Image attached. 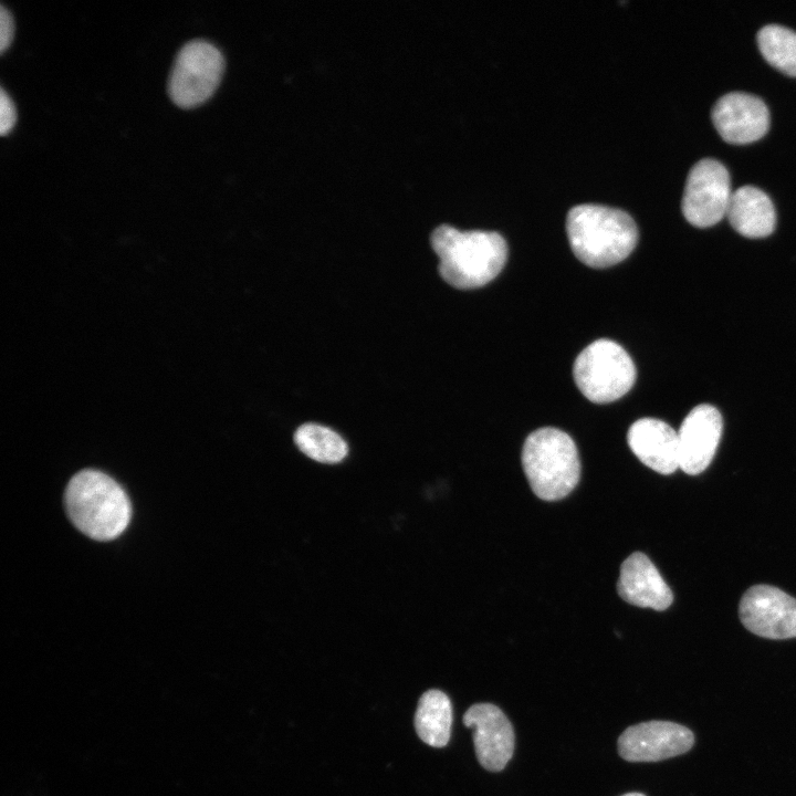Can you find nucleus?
Wrapping results in <instances>:
<instances>
[{"label":"nucleus","mask_w":796,"mask_h":796,"mask_svg":"<svg viewBox=\"0 0 796 796\" xmlns=\"http://www.w3.org/2000/svg\"><path fill=\"white\" fill-rule=\"evenodd\" d=\"M726 217L734 230L746 238L767 237L776 223L775 208L769 197L750 185L732 192Z\"/></svg>","instance_id":"15"},{"label":"nucleus","mask_w":796,"mask_h":796,"mask_svg":"<svg viewBox=\"0 0 796 796\" xmlns=\"http://www.w3.org/2000/svg\"><path fill=\"white\" fill-rule=\"evenodd\" d=\"M573 375L576 386L588 400L608 404L631 389L636 380V367L624 347L601 338L578 354Z\"/></svg>","instance_id":"5"},{"label":"nucleus","mask_w":796,"mask_h":796,"mask_svg":"<svg viewBox=\"0 0 796 796\" xmlns=\"http://www.w3.org/2000/svg\"><path fill=\"white\" fill-rule=\"evenodd\" d=\"M294 442L304 454L322 463H338L348 453L347 443L338 433L317 423L300 426Z\"/></svg>","instance_id":"17"},{"label":"nucleus","mask_w":796,"mask_h":796,"mask_svg":"<svg viewBox=\"0 0 796 796\" xmlns=\"http://www.w3.org/2000/svg\"><path fill=\"white\" fill-rule=\"evenodd\" d=\"M732 196L730 174L716 159L703 158L689 171L681 209L689 223L706 228L726 216Z\"/></svg>","instance_id":"7"},{"label":"nucleus","mask_w":796,"mask_h":796,"mask_svg":"<svg viewBox=\"0 0 796 796\" xmlns=\"http://www.w3.org/2000/svg\"><path fill=\"white\" fill-rule=\"evenodd\" d=\"M566 232L575 256L594 269L621 262L638 241V229L629 213L593 203L578 205L568 211Z\"/></svg>","instance_id":"2"},{"label":"nucleus","mask_w":796,"mask_h":796,"mask_svg":"<svg viewBox=\"0 0 796 796\" xmlns=\"http://www.w3.org/2000/svg\"><path fill=\"white\" fill-rule=\"evenodd\" d=\"M712 122L720 136L730 144L742 145L763 137L769 127V113L758 96L730 92L712 107Z\"/></svg>","instance_id":"11"},{"label":"nucleus","mask_w":796,"mask_h":796,"mask_svg":"<svg viewBox=\"0 0 796 796\" xmlns=\"http://www.w3.org/2000/svg\"><path fill=\"white\" fill-rule=\"evenodd\" d=\"M723 420L711 405L695 406L682 421L678 431L679 468L696 475L711 463L722 436Z\"/></svg>","instance_id":"12"},{"label":"nucleus","mask_w":796,"mask_h":796,"mask_svg":"<svg viewBox=\"0 0 796 796\" xmlns=\"http://www.w3.org/2000/svg\"><path fill=\"white\" fill-rule=\"evenodd\" d=\"M17 119L14 104L10 96L1 88L0 94V133L8 134L13 127Z\"/></svg>","instance_id":"19"},{"label":"nucleus","mask_w":796,"mask_h":796,"mask_svg":"<svg viewBox=\"0 0 796 796\" xmlns=\"http://www.w3.org/2000/svg\"><path fill=\"white\" fill-rule=\"evenodd\" d=\"M463 723L473 731L480 764L492 772L503 769L514 751V732L505 714L494 704L476 703L467 710Z\"/></svg>","instance_id":"10"},{"label":"nucleus","mask_w":796,"mask_h":796,"mask_svg":"<svg viewBox=\"0 0 796 796\" xmlns=\"http://www.w3.org/2000/svg\"><path fill=\"white\" fill-rule=\"evenodd\" d=\"M224 70L222 53L210 42L192 40L178 52L168 82L171 101L179 107H196L218 87Z\"/></svg>","instance_id":"6"},{"label":"nucleus","mask_w":796,"mask_h":796,"mask_svg":"<svg viewBox=\"0 0 796 796\" xmlns=\"http://www.w3.org/2000/svg\"><path fill=\"white\" fill-rule=\"evenodd\" d=\"M693 733L670 721H648L626 729L618 739L619 755L629 762H658L688 752Z\"/></svg>","instance_id":"9"},{"label":"nucleus","mask_w":796,"mask_h":796,"mask_svg":"<svg viewBox=\"0 0 796 796\" xmlns=\"http://www.w3.org/2000/svg\"><path fill=\"white\" fill-rule=\"evenodd\" d=\"M627 441L633 454L653 471L671 474L679 469L678 432L667 422L641 418L630 426Z\"/></svg>","instance_id":"14"},{"label":"nucleus","mask_w":796,"mask_h":796,"mask_svg":"<svg viewBox=\"0 0 796 796\" xmlns=\"http://www.w3.org/2000/svg\"><path fill=\"white\" fill-rule=\"evenodd\" d=\"M440 276L460 290L481 287L502 271L507 259L505 239L494 231H461L441 224L431 234Z\"/></svg>","instance_id":"1"},{"label":"nucleus","mask_w":796,"mask_h":796,"mask_svg":"<svg viewBox=\"0 0 796 796\" xmlns=\"http://www.w3.org/2000/svg\"><path fill=\"white\" fill-rule=\"evenodd\" d=\"M763 57L778 71L796 76V32L779 24H767L757 33Z\"/></svg>","instance_id":"18"},{"label":"nucleus","mask_w":796,"mask_h":796,"mask_svg":"<svg viewBox=\"0 0 796 796\" xmlns=\"http://www.w3.org/2000/svg\"><path fill=\"white\" fill-rule=\"evenodd\" d=\"M739 616L743 626L760 637H796V599L777 587H750L741 598Z\"/></svg>","instance_id":"8"},{"label":"nucleus","mask_w":796,"mask_h":796,"mask_svg":"<svg viewBox=\"0 0 796 796\" xmlns=\"http://www.w3.org/2000/svg\"><path fill=\"white\" fill-rule=\"evenodd\" d=\"M14 33V23L10 11L1 6L0 9V51L3 52L11 43Z\"/></svg>","instance_id":"20"},{"label":"nucleus","mask_w":796,"mask_h":796,"mask_svg":"<svg viewBox=\"0 0 796 796\" xmlns=\"http://www.w3.org/2000/svg\"><path fill=\"white\" fill-rule=\"evenodd\" d=\"M617 590L625 601L641 608L660 611L673 601L670 587L649 557L641 552L632 553L621 564Z\"/></svg>","instance_id":"13"},{"label":"nucleus","mask_w":796,"mask_h":796,"mask_svg":"<svg viewBox=\"0 0 796 796\" xmlns=\"http://www.w3.org/2000/svg\"><path fill=\"white\" fill-rule=\"evenodd\" d=\"M65 507L72 523L97 541L119 536L132 517L130 501L123 488L96 470H83L70 480Z\"/></svg>","instance_id":"3"},{"label":"nucleus","mask_w":796,"mask_h":796,"mask_svg":"<svg viewBox=\"0 0 796 796\" xmlns=\"http://www.w3.org/2000/svg\"><path fill=\"white\" fill-rule=\"evenodd\" d=\"M622 796H646V795H643V794H641V793H628V794H625V795H622Z\"/></svg>","instance_id":"21"},{"label":"nucleus","mask_w":796,"mask_h":796,"mask_svg":"<svg viewBox=\"0 0 796 796\" xmlns=\"http://www.w3.org/2000/svg\"><path fill=\"white\" fill-rule=\"evenodd\" d=\"M452 706L450 699L440 690H429L419 699L415 714V727L426 744L443 747L451 733Z\"/></svg>","instance_id":"16"},{"label":"nucleus","mask_w":796,"mask_h":796,"mask_svg":"<svg viewBox=\"0 0 796 796\" xmlns=\"http://www.w3.org/2000/svg\"><path fill=\"white\" fill-rule=\"evenodd\" d=\"M521 458L528 484L541 500L564 499L579 481L577 447L568 433L557 428L543 427L531 432Z\"/></svg>","instance_id":"4"}]
</instances>
